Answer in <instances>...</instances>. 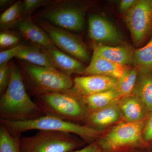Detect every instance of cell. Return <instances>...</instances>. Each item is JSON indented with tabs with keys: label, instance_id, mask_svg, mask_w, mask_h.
Masks as SVG:
<instances>
[{
	"label": "cell",
	"instance_id": "6da1fadb",
	"mask_svg": "<svg viewBox=\"0 0 152 152\" xmlns=\"http://www.w3.org/2000/svg\"><path fill=\"white\" fill-rule=\"evenodd\" d=\"M45 115L42 110L30 98L23 75L13 63L10 83L0 99V120L24 121Z\"/></svg>",
	"mask_w": 152,
	"mask_h": 152
},
{
	"label": "cell",
	"instance_id": "7a4b0ae2",
	"mask_svg": "<svg viewBox=\"0 0 152 152\" xmlns=\"http://www.w3.org/2000/svg\"><path fill=\"white\" fill-rule=\"evenodd\" d=\"M0 122L13 135L22 136L23 133L33 130L58 131L75 134L89 144L95 142L94 141L95 140L100 137L102 133L100 129L68 121L49 115L24 121L0 120Z\"/></svg>",
	"mask_w": 152,
	"mask_h": 152
},
{
	"label": "cell",
	"instance_id": "3957f363",
	"mask_svg": "<svg viewBox=\"0 0 152 152\" xmlns=\"http://www.w3.org/2000/svg\"><path fill=\"white\" fill-rule=\"evenodd\" d=\"M34 101L46 115L80 124L84 125L88 113L81 98L69 91L47 93Z\"/></svg>",
	"mask_w": 152,
	"mask_h": 152
},
{
	"label": "cell",
	"instance_id": "277c9868",
	"mask_svg": "<svg viewBox=\"0 0 152 152\" xmlns=\"http://www.w3.org/2000/svg\"><path fill=\"white\" fill-rule=\"evenodd\" d=\"M78 137L65 132L39 131L32 136L22 137L20 148L21 152H69L83 145L84 141Z\"/></svg>",
	"mask_w": 152,
	"mask_h": 152
},
{
	"label": "cell",
	"instance_id": "5b68a950",
	"mask_svg": "<svg viewBox=\"0 0 152 152\" xmlns=\"http://www.w3.org/2000/svg\"><path fill=\"white\" fill-rule=\"evenodd\" d=\"M23 66L28 84L35 97L47 93L67 91L73 86L71 77L56 68L27 63Z\"/></svg>",
	"mask_w": 152,
	"mask_h": 152
},
{
	"label": "cell",
	"instance_id": "8992f818",
	"mask_svg": "<svg viewBox=\"0 0 152 152\" xmlns=\"http://www.w3.org/2000/svg\"><path fill=\"white\" fill-rule=\"evenodd\" d=\"M145 122H121L114 126L97 141L102 151L119 152L147 146L143 135Z\"/></svg>",
	"mask_w": 152,
	"mask_h": 152
},
{
	"label": "cell",
	"instance_id": "52a82bcc",
	"mask_svg": "<svg viewBox=\"0 0 152 152\" xmlns=\"http://www.w3.org/2000/svg\"><path fill=\"white\" fill-rule=\"evenodd\" d=\"M38 16L67 31L80 32L84 27V11L70 1L51 2Z\"/></svg>",
	"mask_w": 152,
	"mask_h": 152
},
{
	"label": "cell",
	"instance_id": "ba28073f",
	"mask_svg": "<svg viewBox=\"0 0 152 152\" xmlns=\"http://www.w3.org/2000/svg\"><path fill=\"white\" fill-rule=\"evenodd\" d=\"M39 24L55 45L62 52L84 62H88L91 60L86 47L75 35L45 20L41 21Z\"/></svg>",
	"mask_w": 152,
	"mask_h": 152
},
{
	"label": "cell",
	"instance_id": "9c48e42d",
	"mask_svg": "<svg viewBox=\"0 0 152 152\" xmlns=\"http://www.w3.org/2000/svg\"><path fill=\"white\" fill-rule=\"evenodd\" d=\"M134 43L139 46L143 42L152 25V1H138L128 11L125 18Z\"/></svg>",
	"mask_w": 152,
	"mask_h": 152
},
{
	"label": "cell",
	"instance_id": "30bf717a",
	"mask_svg": "<svg viewBox=\"0 0 152 152\" xmlns=\"http://www.w3.org/2000/svg\"><path fill=\"white\" fill-rule=\"evenodd\" d=\"M118 80L107 76L93 75L76 77L69 91L80 97L106 91L116 86Z\"/></svg>",
	"mask_w": 152,
	"mask_h": 152
},
{
	"label": "cell",
	"instance_id": "8fae6325",
	"mask_svg": "<svg viewBox=\"0 0 152 152\" xmlns=\"http://www.w3.org/2000/svg\"><path fill=\"white\" fill-rule=\"evenodd\" d=\"M88 36L97 45L118 44L121 40V35L115 26L107 19L96 15L89 18Z\"/></svg>",
	"mask_w": 152,
	"mask_h": 152
},
{
	"label": "cell",
	"instance_id": "7c38bea8",
	"mask_svg": "<svg viewBox=\"0 0 152 152\" xmlns=\"http://www.w3.org/2000/svg\"><path fill=\"white\" fill-rule=\"evenodd\" d=\"M129 68L118 64L93 54L89 65L83 72V76L99 75L119 80Z\"/></svg>",
	"mask_w": 152,
	"mask_h": 152
},
{
	"label": "cell",
	"instance_id": "4fadbf2b",
	"mask_svg": "<svg viewBox=\"0 0 152 152\" xmlns=\"http://www.w3.org/2000/svg\"><path fill=\"white\" fill-rule=\"evenodd\" d=\"M118 104L125 121L137 122L145 121L150 114L142 101L133 94L122 98Z\"/></svg>",
	"mask_w": 152,
	"mask_h": 152
},
{
	"label": "cell",
	"instance_id": "5bb4252c",
	"mask_svg": "<svg viewBox=\"0 0 152 152\" xmlns=\"http://www.w3.org/2000/svg\"><path fill=\"white\" fill-rule=\"evenodd\" d=\"M15 28L26 40L39 47L48 49L57 48L46 32L29 19H22Z\"/></svg>",
	"mask_w": 152,
	"mask_h": 152
},
{
	"label": "cell",
	"instance_id": "9a60e30c",
	"mask_svg": "<svg viewBox=\"0 0 152 152\" xmlns=\"http://www.w3.org/2000/svg\"><path fill=\"white\" fill-rule=\"evenodd\" d=\"M118 101L96 111L88 112L85 125L100 129L117 123L121 116Z\"/></svg>",
	"mask_w": 152,
	"mask_h": 152
},
{
	"label": "cell",
	"instance_id": "2e32d148",
	"mask_svg": "<svg viewBox=\"0 0 152 152\" xmlns=\"http://www.w3.org/2000/svg\"><path fill=\"white\" fill-rule=\"evenodd\" d=\"M48 55L55 67L66 75L82 74L86 67L78 60L67 54L56 49L43 48Z\"/></svg>",
	"mask_w": 152,
	"mask_h": 152
},
{
	"label": "cell",
	"instance_id": "e0dca14e",
	"mask_svg": "<svg viewBox=\"0 0 152 152\" xmlns=\"http://www.w3.org/2000/svg\"><path fill=\"white\" fill-rule=\"evenodd\" d=\"M134 53L132 49L127 47L96 45L93 54L115 64L127 66L133 64Z\"/></svg>",
	"mask_w": 152,
	"mask_h": 152
},
{
	"label": "cell",
	"instance_id": "ac0fdd59",
	"mask_svg": "<svg viewBox=\"0 0 152 152\" xmlns=\"http://www.w3.org/2000/svg\"><path fill=\"white\" fill-rule=\"evenodd\" d=\"M80 97L89 112L104 108L122 98L115 88L106 91Z\"/></svg>",
	"mask_w": 152,
	"mask_h": 152
},
{
	"label": "cell",
	"instance_id": "d6986e66",
	"mask_svg": "<svg viewBox=\"0 0 152 152\" xmlns=\"http://www.w3.org/2000/svg\"><path fill=\"white\" fill-rule=\"evenodd\" d=\"M15 58L34 65L56 68L42 47L26 46Z\"/></svg>",
	"mask_w": 152,
	"mask_h": 152
},
{
	"label": "cell",
	"instance_id": "ffe728a7",
	"mask_svg": "<svg viewBox=\"0 0 152 152\" xmlns=\"http://www.w3.org/2000/svg\"><path fill=\"white\" fill-rule=\"evenodd\" d=\"M132 94L142 101L150 113L152 112V72L139 74Z\"/></svg>",
	"mask_w": 152,
	"mask_h": 152
},
{
	"label": "cell",
	"instance_id": "44dd1931",
	"mask_svg": "<svg viewBox=\"0 0 152 152\" xmlns=\"http://www.w3.org/2000/svg\"><path fill=\"white\" fill-rule=\"evenodd\" d=\"M133 64L139 73L152 72V36L145 46L134 52Z\"/></svg>",
	"mask_w": 152,
	"mask_h": 152
},
{
	"label": "cell",
	"instance_id": "7402d4cb",
	"mask_svg": "<svg viewBox=\"0 0 152 152\" xmlns=\"http://www.w3.org/2000/svg\"><path fill=\"white\" fill-rule=\"evenodd\" d=\"M23 16V1H19L6 10L0 17V27L3 31L15 27Z\"/></svg>",
	"mask_w": 152,
	"mask_h": 152
},
{
	"label": "cell",
	"instance_id": "603a6c76",
	"mask_svg": "<svg viewBox=\"0 0 152 152\" xmlns=\"http://www.w3.org/2000/svg\"><path fill=\"white\" fill-rule=\"evenodd\" d=\"M139 74V71L136 68H129L121 78L118 80L115 88L121 98L132 94Z\"/></svg>",
	"mask_w": 152,
	"mask_h": 152
},
{
	"label": "cell",
	"instance_id": "cb8c5ba5",
	"mask_svg": "<svg viewBox=\"0 0 152 152\" xmlns=\"http://www.w3.org/2000/svg\"><path fill=\"white\" fill-rule=\"evenodd\" d=\"M22 136L11 134L6 127L0 124V152H21L20 140Z\"/></svg>",
	"mask_w": 152,
	"mask_h": 152
},
{
	"label": "cell",
	"instance_id": "d4e9b609",
	"mask_svg": "<svg viewBox=\"0 0 152 152\" xmlns=\"http://www.w3.org/2000/svg\"><path fill=\"white\" fill-rule=\"evenodd\" d=\"M20 38L18 34L10 31H4L0 34V47L1 49L18 45Z\"/></svg>",
	"mask_w": 152,
	"mask_h": 152
},
{
	"label": "cell",
	"instance_id": "484cf974",
	"mask_svg": "<svg viewBox=\"0 0 152 152\" xmlns=\"http://www.w3.org/2000/svg\"><path fill=\"white\" fill-rule=\"evenodd\" d=\"M12 63L8 62L0 66V94H4L10 80Z\"/></svg>",
	"mask_w": 152,
	"mask_h": 152
},
{
	"label": "cell",
	"instance_id": "4316f807",
	"mask_svg": "<svg viewBox=\"0 0 152 152\" xmlns=\"http://www.w3.org/2000/svg\"><path fill=\"white\" fill-rule=\"evenodd\" d=\"M50 2L47 0H24L23 1V15L26 16L36 9L46 5Z\"/></svg>",
	"mask_w": 152,
	"mask_h": 152
},
{
	"label": "cell",
	"instance_id": "83f0119b",
	"mask_svg": "<svg viewBox=\"0 0 152 152\" xmlns=\"http://www.w3.org/2000/svg\"><path fill=\"white\" fill-rule=\"evenodd\" d=\"M26 45H18L8 50L0 52V66L9 62L13 58H15L17 54L24 49Z\"/></svg>",
	"mask_w": 152,
	"mask_h": 152
},
{
	"label": "cell",
	"instance_id": "f1b7e54d",
	"mask_svg": "<svg viewBox=\"0 0 152 152\" xmlns=\"http://www.w3.org/2000/svg\"><path fill=\"white\" fill-rule=\"evenodd\" d=\"M143 135L147 143L152 142V112L150 113L145 122Z\"/></svg>",
	"mask_w": 152,
	"mask_h": 152
},
{
	"label": "cell",
	"instance_id": "f546056e",
	"mask_svg": "<svg viewBox=\"0 0 152 152\" xmlns=\"http://www.w3.org/2000/svg\"><path fill=\"white\" fill-rule=\"evenodd\" d=\"M102 150L97 142H94L84 147L69 152H102Z\"/></svg>",
	"mask_w": 152,
	"mask_h": 152
},
{
	"label": "cell",
	"instance_id": "4dcf8cb0",
	"mask_svg": "<svg viewBox=\"0 0 152 152\" xmlns=\"http://www.w3.org/2000/svg\"><path fill=\"white\" fill-rule=\"evenodd\" d=\"M138 1L136 0H122L120 2L119 10L121 12L129 11L136 4Z\"/></svg>",
	"mask_w": 152,
	"mask_h": 152
},
{
	"label": "cell",
	"instance_id": "1f68e13d",
	"mask_svg": "<svg viewBox=\"0 0 152 152\" xmlns=\"http://www.w3.org/2000/svg\"><path fill=\"white\" fill-rule=\"evenodd\" d=\"M12 1L10 0H1L0 1V6L1 8L4 7L6 6H7Z\"/></svg>",
	"mask_w": 152,
	"mask_h": 152
},
{
	"label": "cell",
	"instance_id": "d6a6232c",
	"mask_svg": "<svg viewBox=\"0 0 152 152\" xmlns=\"http://www.w3.org/2000/svg\"><path fill=\"white\" fill-rule=\"evenodd\" d=\"M152 152V151H151V152Z\"/></svg>",
	"mask_w": 152,
	"mask_h": 152
}]
</instances>
